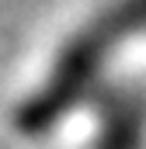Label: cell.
Segmentation results:
<instances>
[{
	"instance_id": "1",
	"label": "cell",
	"mask_w": 146,
	"mask_h": 149,
	"mask_svg": "<svg viewBox=\"0 0 146 149\" xmlns=\"http://www.w3.org/2000/svg\"><path fill=\"white\" fill-rule=\"evenodd\" d=\"M122 87H146V0H80L18 70L4 125L45 149L80 104Z\"/></svg>"
},
{
	"instance_id": "2",
	"label": "cell",
	"mask_w": 146,
	"mask_h": 149,
	"mask_svg": "<svg viewBox=\"0 0 146 149\" xmlns=\"http://www.w3.org/2000/svg\"><path fill=\"white\" fill-rule=\"evenodd\" d=\"M45 149H146V87H122L80 104Z\"/></svg>"
}]
</instances>
